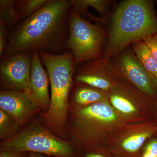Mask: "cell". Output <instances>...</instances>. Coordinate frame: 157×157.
Instances as JSON below:
<instances>
[{
	"label": "cell",
	"instance_id": "9c48e42d",
	"mask_svg": "<svg viewBox=\"0 0 157 157\" xmlns=\"http://www.w3.org/2000/svg\"><path fill=\"white\" fill-rule=\"evenodd\" d=\"M157 135V121L155 120L127 124L109 140L106 147L118 155L132 157L149 138Z\"/></svg>",
	"mask_w": 157,
	"mask_h": 157
},
{
	"label": "cell",
	"instance_id": "8fae6325",
	"mask_svg": "<svg viewBox=\"0 0 157 157\" xmlns=\"http://www.w3.org/2000/svg\"><path fill=\"white\" fill-rule=\"evenodd\" d=\"M119 74L109 61L100 59L76 64L73 81L109 92Z\"/></svg>",
	"mask_w": 157,
	"mask_h": 157
},
{
	"label": "cell",
	"instance_id": "ba28073f",
	"mask_svg": "<svg viewBox=\"0 0 157 157\" xmlns=\"http://www.w3.org/2000/svg\"><path fill=\"white\" fill-rule=\"evenodd\" d=\"M109 62L120 75L157 102V79L143 67L131 46L113 57Z\"/></svg>",
	"mask_w": 157,
	"mask_h": 157
},
{
	"label": "cell",
	"instance_id": "30bf717a",
	"mask_svg": "<svg viewBox=\"0 0 157 157\" xmlns=\"http://www.w3.org/2000/svg\"><path fill=\"white\" fill-rule=\"evenodd\" d=\"M33 52L17 54L1 60L2 90H26L31 78Z\"/></svg>",
	"mask_w": 157,
	"mask_h": 157
},
{
	"label": "cell",
	"instance_id": "5b68a950",
	"mask_svg": "<svg viewBox=\"0 0 157 157\" xmlns=\"http://www.w3.org/2000/svg\"><path fill=\"white\" fill-rule=\"evenodd\" d=\"M0 145L1 150L36 153L52 157H76L72 144L53 135L37 120L33 121Z\"/></svg>",
	"mask_w": 157,
	"mask_h": 157
},
{
	"label": "cell",
	"instance_id": "9a60e30c",
	"mask_svg": "<svg viewBox=\"0 0 157 157\" xmlns=\"http://www.w3.org/2000/svg\"><path fill=\"white\" fill-rule=\"evenodd\" d=\"M72 10L79 16L86 19L90 13L88 11L89 7L97 10L105 20L111 13L110 7L114 3L111 0H69Z\"/></svg>",
	"mask_w": 157,
	"mask_h": 157
},
{
	"label": "cell",
	"instance_id": "7a4b0ae2",
	"mask_svg": "<svg viewBox=\"0 0 157 157\" xmlns=\"http://www.w3.org/2000/svg\"><path fill=\"white\" fill-rule=\"evenodd\" d=\"M152 0H124L105 20L106 43L101 59L109 62L134 42L157 33V14Z\"/></svg>",
	"mask_w": 157,
	"mask_h": 157
},
{
	"label": "cell",
	"instance_id": "277c9868",
	"mask_svg": "<svg viewBox=\"0 0 157 157\" xmlns=\"http://www.w3.org/2000/svg\"><path fill=\"white\" fill-rule=\"evenodd\" d=\"M39 54L48 73L51 85L50 106L47 112H41V114L49 127L61 132L64 129L67 118L76 63L69 50L57 55L42 52H39Z\"/></svg>",
	"mask_w": 157,
	"mask_h": 157
},
{
	"label": "cell",
	"instance_id": "7402d4cb",
	"mask_svg": "<svg viewBox=\"0 0 157 157\" xmlns=\"http://www.w3.org/2000/svg\"><path fill=\"white\" fill-rule=\"evenodd\" d=\"M29 153L10 150H1L0 157H27Z\"/></svg>",
	"mask_w": 157,
	"mask_h": 157
},
{
	"label": "cell",
	"instance_id": "4fadbf2b",
	"mask_svg": "<svg viewBox=\"0 0 157 157\" xmlns=\"http://www.w3.org/2000/svg\"><path fill=\"white\" fill-rule=\"evenodd\" d=\"M0 107L19 125L39 110L23 90H1Z\"/></svg>",
	"mask_w": 157,
	"mask_h": 157
},
{
	"label": "cell",
	"instance_id": "cb8c5ba5",
	"mask_svg": "<svg viewBox=\"0 0 157 157\" xmlns=\"http://www.w3.org/2000/svg\"><path fill=\"white\" fill-rule=\"evenodd\" d=\"M27 157H52L46 155L36 153H29Z\"/></svg>",
	"mask_w": 157,
	"mask_h": 157
},
{
	"label": "cell",
	"instance_id": "d6986e66",
	"mask_svg": "<svg viewBox=\"0 0 157 157\" xmlns=\"http://www.w3.org/2000/svg\"><path fill=\"white\" fill-rule=\"evenodd\" d=\"M19 125L8 113L0 109V136L7 137Z\"/></svg>",
	"mask_w": 157,
	"mask_h": 157
},
{
	"label": "cell",
	"instance_id": "e0dca14e",
	"mask_svg": "<svg viewBox=\"0 0 157 157\" xmlns=\"http://www.w3.org/2000/svg\"><path fill=\"white\" fill-rule=\"evenodd\" d=\"M15 2V0L0 1V23L8 28H12L20 22Z\"/></svg>",
	"mask_w": 157,
	"mask_h": 157
},
{
	"label": "cell",
	"instance_id": "2e32d148",
	"mask_svg": "<svg viewBox=\"0 0 157 157\" xmlns=\"http://www.w3.org/2000/svg\"><path fill=\"white\" fill-rule=\"evenodd\" d=\"M131 46L133 52L143 67L157 79V62L143 40L134 42Z\"/></svg>",
	"mask_w": 157,
	"mask_h": 157
},
{
	"label": "cell",
	"instance_id": "603a6c76",
	"mask_svg": "<svg viewBox=\"0 0 157 157\" xmlns=\"http://www.w3.org/2000/svg\"><path fill=\"white\" fill-rule=\"evenodd\" d=\"M144 152L153 156L157 157V139H153L147 144Z\"/></svg>",
	"mask_w": 157,
	"mask_h": 157
},
{
	"label": "cell",
	"instance_id": "484cf974",
	"mask_svg": "<svg viewBox=\"0 0 157 157\" xmlns=\"http://www.w3.org/2000/svg\"><path fill=\"white\" fill-rule=\"evenodd\" d=\"M153 117H154L155 120L157 121V102L156 104L155 108V110L153 116Z\"/></svg>",
	"mask_w": 157,
	"mask_h": 157
},
{
	"label": "cell",
	"instance_id": "4316f807",
	"mask_svg": "<svg viewBox=\"0 0 157 157\" xmlns=\"http://www.w3.org/2000/svg\"><path fill=\"white\" fill-rule=\"evenodd\" d=\"M155 157L154 156H153L151 155L148 154V153H147L145 152H144V154L143 157Z\"/></svg>",
	"mask_w": 157,
	"mask_h": 157
},
{
	"label": "cell",
	"instance_id": "5bb4252c",
	"mask_svg": "<svg viewBox=\"0 0 157 157\" xmlns=\"http://www.w3.org/2000/svg\"><path fill=\"white\" fill-rule=\"evenodd\" d=\"M71 94L73 104L82 107L108 101V92L74 81Z\"/></svg>",
	"mask_w": 157,
	"mask_h": 157
},
{
	"label": "cell",
	"instance_id": "ffe728a7",
	"mask_svg": "<svg viewBox=\"0 0 157 157\" xmlns=\"http://www.w3.org/2000/svg\"><path fill=\"white\" fill-rule=\"evenodd\" d=\"M11 31L0 23V57L2 56L9 44Z\"/></svg>",
	"mask_w": 157,
	"mask_h": 157
},
{
	"label": "cell",
	"instance_id": "d4e9b609",
	"mask_svg": "<svg viewBox=\"0 0 157 157\" xmlns=\"http://www.w3.org/2000/svg\"><path fill=\"white\" fill-rule=\"evenodd\" d=\"M86 157H105L102 155L98 154L95 153H89L86 156Z\"/></svg>",
	"mask_w": 157,
	"mask_h": 157
},
{
	"label": "cell",
	"instance_id": "3957f363",
	"mask_svg": "<svg viewBox=\"0 0 157 157\" xmlns=\"http://www.w3.org/2000/svg\"><path fill=\"white\" fill-rule=\"evenodd\" d=\"M70 136L73 144L87 151H97L125 125V122L109 101L88 106L73 104Z\"/></svg>",
	"mask_w": 157,
	"mask_h": 157
},
{
	"label": "cell",
	"instance_id": "6da1fadb",
	"mask_svg": "<svg viewBox=\"0 0 157 157\" xmlns=\"http://www.w3.org/2000/svg\"><path fill=\"white\" fill-rule=\"evenodd\" d=\"M71 10L69 0H48L41 9L11 31L9 44L1 60L35 50L54 55L67 52Z\"/></svg>",
	"mask_w": 157,
	"mask_h": 157
},
{
	"label": "cell",
	"instance_id": "8992f818",
	"mask_svg": "<svg viewBox=\"0 0 157 157\" xmlns=\"http://www.w3.org/2000/svg\"><path fill=\"white\" fill-rule=\"evenodd\" d=\"M69 25L67 46L75 63L101 59L107 36L104 25L93 24L72 10L69 14Z\"/></svg>",
	"mask_w": 157,
	"mask_h": 157
},
{
	"label": "cell",
	"instance_id": "ac0fdd59",
	"mask_svg": "<svg viewBox=\"0 0 157 157\" xmlns=\"http://www.w3.org/2000/svg\"><path fill=\"white\" fill-rule=\"evenodd\" d=\"M48 0H17L15 6L20 22L33 15L48 2Z\"/></svg>",
	"mask_w": 157,
	"mask_h": 157
},
{
	"label": "cell",
	"instance_id": "83f0119b",
	"mask_svg": "<svg viewBox=\"0 0 157 157\" xmlns=\"http://www.w3.org/2000/svg\"><path fill=\"white\" fill-rule=\"evenodd\" d=\"M156 13H157V11H156Z\"/></svg>",
	"mask_w": 157,
	"mask_h": 157
},
{
	"label": "cell",
	"instance_id": "52a82bcc",
	"mask_svg": "<svg viewBox=\"0 0 157 157\" xmlns=\"http://www.w3.org/2000/svg\"><path fill=\"white\" fill-rule=\"evenodd\" d=\"M108 93L109 104L127 124L142 122L153 116L157 102L120 74Z\"/></svg>",
	"mask_w": 157,
	"mask_h": 157
},
{
	"label": "cell",
	"instance_id": "44dd1931",
	"mask_svg": "<svg viewBox=\"0 0 157 157\" xmlns=\"http://www.w3.org/2000/svg\"><path fill=\"white\" fill-rule=\"evenodd\" d=\"M142 40L148 47L157 63V33L148 36Z\"/></svg>",
	"mask_w": 157,
	"mask_h": 157
},
{
	"label": "cell",
	"instance_id": "7c38bea8",
	"mask_svg": "<svg viewBox=\"0 0 157 157\" xmlns=\"http://www.w3.org/2000/svg\"><path fill=\"white\" fill-rule=\"evenodd\" d=\"M49 77L41 63L38 51H33L30 80L25 92L33 104L42 113L48 111L50 104Z\"/></svg>",
	"mask_w": 157,
	"mask_h": 157
}]
</instances>
